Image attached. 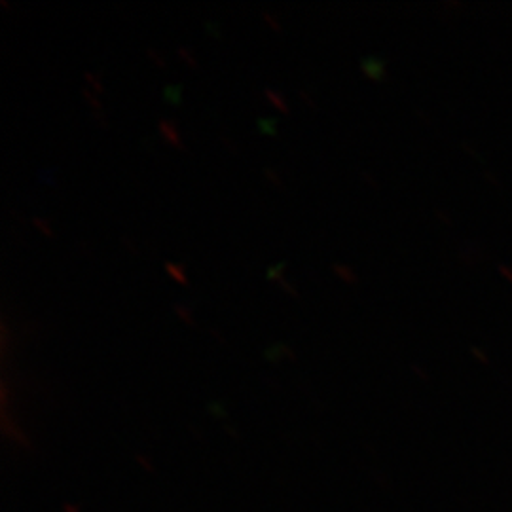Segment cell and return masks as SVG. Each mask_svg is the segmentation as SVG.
<instances>
[{
	"label": "cell",
	"mask_w": 512,
	"mask_h": 512,
	"mask_svg": "<svg viewBox=\"0 0 512 512\" xmlns=\"http://www.w3.org/2000/svg\"><path fill=\"white\" fill-rule=\"evenodd\" d=\"M160 131H162V135H164L165 139H167L173 147L184 148L183 137H181V133H179L175 122L162 120V122H160Z\"/></svg>",
	"instance_id": "6da1fadb"
},
{
	"label": "cell",
	"mask_w": 512,
	"mask_h": 512,
	"mask_svg": "<svg viewBox=\"0 0 512 512\" xmlns=\"http://www.w3.org/2000/svg\"><path fill=\"white\" fill-rule=\"evenodd\" d=\"M165 270H167V274L171 275L175 281H179V283L186 285V275H184L183 266L173 264V262H167V264H165Z\"/></svg>",
	"instance_id": "7a4b0ae2"
},
{
	"label": "cell",
	"mask_w": 512,
	"mask_h": 512,
	"mask_svg": "<svg viewBox=\"0 0 512 512\" xmlns=\"http://www.w3.org/2000/svg\"><path fill=\"white\" fill-rule=\"evenodd\" d=\"M266 97H268V101L277 107V109L281 110L283 114H289V107H287V103H285V99L279 95L277 92H272V90H266Z\"/></svg>",
	"instance_id": "3957f363"
},
{
	"label": "cell",
	"mask_w": 512,
	"mask_h": 512,
	"mask_svg": "<svg viewBox=\"0 0 512 512\" xmlns=\"http://www.w3.org/2000/svg\"><path fill=\"white\" fill-rule=\"evenodd\" d=\"M334 272L338 274L340 279H344L346 283H349V281L353 283V281H355V275H353V272L349 270L348 266H344V264H334Z\"/></svg>",
	"instance_id": "277c9868"
},
{
	"label": "cell",
	"mask_w": 512,
	"mask_h": 512,
	"mask_svg": "<svg viewBox=\"0 0 512 512\" xmlns=\"http://www.w3.org/2000/svg\"><path fill=\"white\" fill-rule=\"evenodd\" d=\"M175 311H177V313H179V317H181V319H183L184 323H186V325H190V327H194V325H196V321H194V317H192V313H190V311L186 310V308H184V306H181V304H177V306H175Z\"/></svg>",
	"instance_id": "5b68a950"
},
{
	"label": "cell",
	"mask_w": 512,
	"mask_h": 512,
	"mask_svg": "<svg viewBox=\"0 0 512 512\" xmlns=\"http://www.w3.org/2000/svg\"><path fill=\"white\" fill-rule=\"evenodd\" d=\"M33 222L37 224L38 230H40L42 234H46V236H52V228H50V222H48V220L33 219Z\"/></svg>",
	"instance_id": "8992f818"
},
{
	"label": "cell",
	"mask_w": 512,
	"mask_h": 512,
	"mask_svg": "<svg viewBox=\"0 0 512 512\" xmlns=\"http://www.w3.org/2000/svg\"><path fill=\"white\" fill-rule=\"evenodd\" d=\"M262 19L272 27V29H275V31H281V23L277 21V18L275 16H272V14H268V12H264L262 14Z\"/></svg>",
	"instance_id": "52a82bcc"
},
{
	"label": "cell",
	"mask_w": 512,
	"mask_h": 512,
	"mask_svg": "<svg viewBox=\"0 0 512 512\" xmlns=\"http://www.w3.org/2000/svg\"><path fill=\"white\" fill-rule=\"evenodd\" d=\"M179 55L181 57H184L186 59V63L190 65V67H198V61H196V57L194 55L190 54L186 48H179Z\"/></svg>",
	"instance_id": "ba28073f"
},
{
	"label": "cell",
	"mask_w": 512,
	"mask_h": 512,
	"mask_svg": "<svg viewBox=\"0 0 512 512\" xmlns=\"http://www.w3.org/2000/svg\"><path fill=\"white\" fill-rule=\"evenodd\" d=\"M148 55H150V59H154V63L160 67V69H164L165 65V59L162 57V55L158 54L156 50H148Z\"/></svg>",
	"instance_id": "9c48e42d"
},
{
	"label": "cell",
	"mask_w": 512,
	"mask_h": 512,
	"mask_svg": "<svg viewBox=\"0 0 512 512\" xmlns=\"http://www.w3.org/2000/svg\"><path fill=\"white\" fill-rule=\"evenodd\" d=\"M86 78H88V82H90L93 88H95V92H103V86H101V82L97 80V76H95V74L86 73Z\"/></svg>",
	"instance_id": "30bf717a"
},
{
	"label": "cell",
	"mask_w": 512,
	"mask_h": 512,
	"mask_svg": "<svg viewBox=\"0 0 512 512\" xmlns=\"http://www.w3.org/2000/svg\"><path fill=\"white\" fill-rule=\"evenodd\" d=\"M266 175H268V179L272 181V183L277 184V186H283V181H281V177L275 173V171H272V167H268L266 169Z\"/></svg>",
	"instance_id": "8fae6325"
},
{
	"label": "cell",
	"mask_w": 512,
	"mask_h": 512,
	"mask_svg": "<svg viewBox=\"0 0 512 512\" xmlns=\"http://www.w3.org/2000/svg\"><path fill=\"white\" fill-rule=\"evenodd\" d=\"M277 281H279V285H281V287H283V291H287V293H291V294H293V296H298V294H296V291H294V289H293V285H291V283H287V281H285V277H279V279H277Z\"/></svg>",
	"instance_id": "7c38bea8"
},
{
	"label": "cell",
	"mask_w": 512,
	"mask_h": 512,
	"mask_svg": "<svg viewBox=\"0 0 512 512\" xmlns=\"http://www.w3.org/2000/svg\"><path fill=\"white\" fill-rule=\"evenodd\" d=\"M270 122H272V120H264V122H260V126H262L264 129H268L270 133H274V126H272Z\"/></svg>",
	"instance_id": "4fadbf2b"
}]
</instances>
